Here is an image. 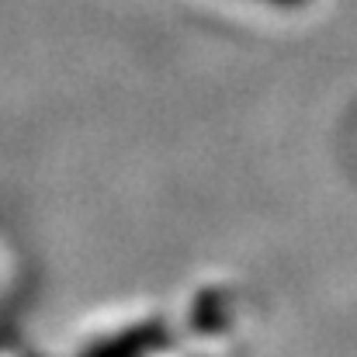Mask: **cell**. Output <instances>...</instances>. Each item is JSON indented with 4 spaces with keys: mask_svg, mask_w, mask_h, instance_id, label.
<instances>
[{
    "mask_svg": "<svg viewBox=\"0 0 357 357\" xmlns=\"http://www.w3.org/2000/svg\"><path fill=\"white\" fill-rule=\"evenodd\" d=\"M264 3H274V7H302L305 0H264Z\"/></svg>",
    "mask_w": 357,
    "mask_h": 357,
    "instance_id": "obj_1",
    "label": "cell"
}]
</instances>
